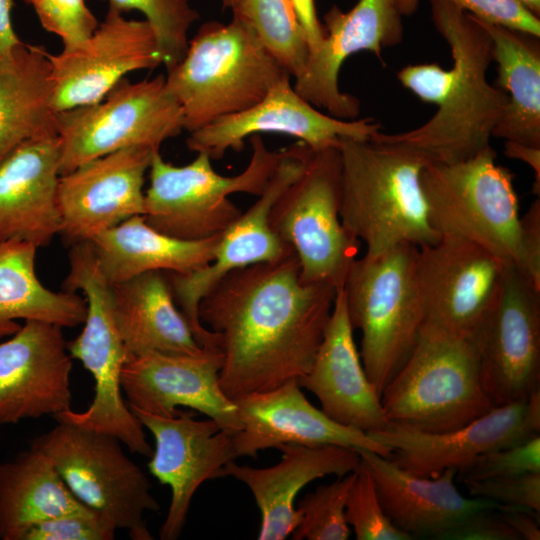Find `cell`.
<instances>
[{
    "instance_id": "6da1fadb",
    "label": "cell",
    "mask_w": 540,
    "mask_h": 540,
    "mask_svg": "<svg viewBox=\"0 0 540 540\" xmlns=\"http://www.w3.org/2000/svg\"><path fill=\"white\" fill-rule=\"evenodd\" d=\"M336 289L306 283L292 251L225 275L199 304L222 354L219 382L232 401L274 389L311 368Z\"/></svg>"
},
{
    "instance_id": "7a4b0ae2",
    "label": "cell",
    "mask_w": 540,
    "mask_h": 540,
    "mask_svg": "<svg viewBox=\"0 0 540 540\" xmlns=\"http://www.w3.org/2000/svg\"><path fill=\"white\" fill-rule=\"evenodd\" d=\"M429 2L432 22L450 48L453 66L446 70L435 63L407 65L397 78L437 110L415 129L394 134L378 131L370 138L407 147L429 163L453 164L491 145L508 96L487 80L492 40L479 20L448 0Z\"/></svg>"
},
{
    "instance_id": "3957f363",
    "label": "cell",
    "mask_w": 540,
    "mask_h": 540,
    "mask_svg": "<svg viewBox=\"0 0 540 540\" xmlns=\"http://www.w3.org/2000/svg\"><path fill=\"white\" fill-rule=\"evenodd\" d=\"M340 218L345 230L376 256L399 244L421 247L440 234L432 227L421 173L429 163L407 147L372 138L339 140Z\"/></svg>"
},
{
    "instance_id": "277c9868",
    "label": "cell",
    "mask_w": 540,
    "mask_h": 540,
    "mask_svg": "<svg viewBox=\"0 0 540 540\" xmlns=\"http://www.w3.org/2000/svg\"><path fill=\"white\" fill-rule=\"evenodd\" d=\"M286 75L253 30L233 16L228 24H202L165 79L190 133L251 108Z\"/></svg>"
},
{
    "instance_id": "5b68a950",
    "label": "cell",
    "mask_w": 540,
    "mask_h": 540,
    "mask_svg": "<svg viewBox=\"0 0 540 540\" xmlns=\"http://www.w3.org/2000/svg\"><path fill=\"white\" fill-rule=\"evenodd\" d=\"M417 255L416 245L402 243L357 257L342 288L351 326L361 332L364 370L379 396L409 358L424 323Z\"/></svg>"
},
{
    "instance_id": "8992f818",
    "label": "cell",
    "mask_w": 540,
    "mask_h": 540,
    "mask_svg": "<svg viewBox=\"0 0 540 540\" xmlns=\"http://www.w3.org/2000/svg\"><path fill=\"white\" fill-rule=\"evenodd\" d=\"M380 400L390 423L425 433L457 429L495 407L481 380L472 336L425 326Z\"/></svg>"
},
{
    "instance_id": "52a82bcc",
    "label": "cell",
    "mask_w": 540,
    "mask_h": 540,
    "mask_svg": "<svg viewBox=\"0 0 540 540\" xmlns=\"http://www.w3.org/2000/svg\"><path fill=\"white\" fill-rule=\"evenodd\" d=\"M249 139V163L234 176L216 172L205 153H197L192 162L177 166L155 151L144 197L146 223L181 240H204L222 234L242 214L229 196L263 194L283 155V149L270 150L259 134Z\"/></svg>"
},
{
    "instance_id": "ba28073f",
    "label": "cell",
    "mask_w": 540,
    "mask_h": 540,
    "mask_svg": "<svg viewBox=\"0 0 540 540\" xmlns=\"http://www.w3.org/2000/svg\"><path fill=\"white\" fill-rule=\"evenodd\" d=\"M68 257L69 272L63 290L81 291L87 313L82 331L67 342V350L91 373L95 394L86 410L70 409L54 418L111 434L129 451L150 457L153 449L143 425L122 396L121 372L127 358L114 315L111 285L103 276L89 241L72 244Z\"/></svg>"
},
{
    "instance_id": "9c48e42d",
    "label": "cell",
    "mask_w": 540,
    "mask_h": 540,
    "mask_svg": "<svg viewBox=\"0 0 540 540\" xmlns=\"http://www.w3.org/2000/svg\"><path fill=\"white\" fill-rule=\"evenodd\" d=\"M115 436L67 421H57L30 446L53 463L71 493L133 540H152L145 523L147 511L159 503L143 471L123 452Z\"/></svg>"
},
{
    "instance_id": "30bf717a",
    "label": "cell",
    "mask_w": 540,
    "mask_h": 540,
    "mask_svg": "<svg viewBox=\"0 0 540 540\" xmlns=\"http://www.w3.org/2000/svg\"><path fill=\"white\" fill-rule=\"evenodd\" d=\"M341 155L338 146L312 150L298 178L275 200L269 221L295 253L306 283L343 288L360 241L340 218Z\"/></svg>"
},
{
    "instance_id": "8fae6325",
    "label": "cell",
    "mask_w": 540,
    "mask_h": 540,
    "mask_svg": "<svg viewBox=\"0 0 540 540\" xmlns=\"http://www.w3.org/2000/svg\"><path fill=\"white\" fill-rule=\"evenodd\" d=\"M491 145L453 164L428 163L421 186L432 227L440 235L476 242L513 264L519 201L513 174L496 162Z\"/></svg>"
},
{
    "instance_id": "7c38bea8",
    "label": "cell",
    "mask_w": 540,
    "mask_h": 540,
    "mask_svg": "<svg viewBox=\"0 0 540 540\" xmlns=\"http://www.w3.org/2000/svg\"><path fill=\"white\" fill-rule=\"evenodd\" d=\"M183 130L181 107L164 75L137 82L125 77L100 102L57 113L60 174L126 148L159 150Z\"/></svg>"
},
{
    "instance_id": "4fadbf2b",
    "label": "cell",
    "mask_w": 540,
    "mask_h": 540,
    "mask_svg": "<svg viewBox=\"0 0 540 540\" xmlns=\"http://www.w3.org/2000/svg\"><path fill=\"white\" fill-rule=\"evenodd\" d=\"M312 149L301 141L283 148L282 158L258 199L221 234L213 260L203 268L178 274L165 272L174 299L197 342L217 349V336L199 317V304L233 270L281 259L293 250L274 232L269 214L283 190L303 172Z\"/></svg>"
},
{
    "instance_id": "5bb4252c",
    "label": "cell",
    "mask_w": 540,
    "mask_h": 540,
    "mask_svg": "<svg viewBox=\"0 0 540 540\" xmlns=\"http://www.w3.org/2000/svg\"><path fill=\"white\" fill-rule=\"evenodd\" d=\"M509 265L482 245L453 235L418 247L423 326L471 337L495 303Z\"/></svg>"
},
{
    "instance_id": "9a60e30c",
    "label": "cell",
    "mask_w": 540,
    "mask_h": 540,
    "mask_svg": "<svg viewBox=\"0 0 540 540\" xmlns=\"http://www.w3.org/2000/svg\"><path fill=\"white\" fill-rule=\"evenodd\" d=\"M472 338L481 380L495 407L525 401L540 390V292L513 265Z\"/></svg>"
},
{
    "instance_id": "2e32d148",
    "label": "cell",
    "mask_w": 540,
    "mask_h": 540,
    "mask_svg": "<svg viewBox=\"0 0 540 540\" xmlns=\"http://www.w3.org/2000/svg\"><path fill=\"white\" fill-rule=\"evenodd\" d=\"M49 60L56 113L98 103L127 74L163 64L151 25L111 10L84 43Z\"/></svg>"
},
{
    "instance_id": "e0dca14e",
    "label": "cell",
    "mask_w": 540,
    "mask_h": 540,
    "mask_svg": "<svg viewBox=\"0 0 540 540\" xmlns=\"http://www.w3.org/2000/svg\"><path fill=\"white\" fill-rule=\"evenodd\" d=\"M284 76L257 104L221 117L189 133L187 148L219 160L227 151L240 152L246 138L277 133L298 139L312 150L338 146L342 138L368 139L381 131L372 117L344 120L325 114L302 98Z\"/></svg>"
},
{
    "instance_id": "ac0fdd59",
    "label": "cell",
    "mask_w": 540,
    "mask_h": 540,
    "mask_svg": "<svg viewBox=\"0 0 540 540\" xmlns=\"http://www.w3.org/2000/svg\"><path fill=\"white\" fill-rule=\"evenodd\" d=\"M324 39L309 53L302 74L293 85L316 108L344 120L360 113V100L339 88V72L351 55L369 51L382 61L384 48L403 37L402 15L395 0H358L347 12L333 5L324 15Z\"/></svg>"
},
{
    "instance_id": "d6986e66",
    "label": "cell",
    "mask_w": 540,
    "mask_h": 540,
    "mask_svg": "<svg viewBox=\"0 0 540 540\" xmlns=\"http://www.w3.org/2000/svg\"><path fill=\"white\" fill-rule=\"evenodd\" d=\"M368 434L388 448L389 458L403 469L421 477H436L449 468L457 471L480 454L540 434V390L525 401L496 406L451 431L425 433L390 423Z\"/></svg>"
},
{
    "instance_id": "ffe728a7",
    "label": "cell",
    "mask_w": 540,
    "mask_h": 540,
    "mask_svg": "<svg viewBox=\"0 0 540 540\" xmlns=\"http://www.w3.org/2000/svg\"><path fill=\"white\" fill-rule=\"evenodd\" d=\"M131 410L155 440L147 464L149 472L171 489L160 539L175 540L184 528L197 489L207 480L221 478L224 466L235 460L231 434L212 419L197 420L182 410L174 416Z\"/></svg>"
},
{
    "instance_id": "44dd1931",
    "label": "cell",
    "mask_w": 540,
    "mask_h": 540,
    "mask_svg": "<svg viewBox=\"0 0 540 540\" xmlns=\"http://www.w3.org/2000/svg\"><path fill=\"white\" fill-rule=\"evenodd\" d=\"M221 366L219 349H205L198 355L146 353L125 362L121 387L130 409L174 416L177 407H187L232 435L242 424L235 402L220 386Z\"/></svg>"
},
{
    "instance_id": "7402d4cb",
    "label": "cell",
    "mask_w": 540,
    "mask_h": 540,
    "mask_svg": "<svg viewBox=\"0 0 540 540\" xmlns=\"http://www.w3.org/2000/svg\"><path fill=\"white\" fill-rule=\"evenodd\" d=\"M155 151L146 147L118 150L61 175L60 234L71 244L90 241L128 218L143 215L145 175Z\"/></svg>"
},
{
    "instance_id": "603a6c76",
    "label": "cell",
    "mask_w": 540,
    "mask_h": 540,
    "mask_svg": "<svg viewBox=\"0 0 540 540\" xmlns=\"http://www.w3.org/2000/svg\"><path fill=\"white\" fill-rule=\"evenodd\" d=\"M71 371L62 327L24 321L0 343V425L70 410Z\"/></svg>"
},
{
    "instance_id": "cb8c5ba5",
    "label": "cell",
    "mask_w": 540,
    "mask_h": 540,
    "mask_svg": "<svg viewBox=\"0 0 540 540\" xmlns=\"http://www.w3.org/2000/svg\"><path fill=\"white\" fill-rule=\"evenodd\" d=\"M242 427L232 434L235 459L283 444L336 445L389 458L391 451L367 432L343 425L312 405L297 380L236 399Z\"/></svg>"
},
{
    "instance_id": "d4e9b609",
    "label": "cell",
    "mask_w": 540,
    "mask_h": 540,
    "mask_svg": "<svg viewBox=\"0 0 540 540\" xmlns=\"http://www.w3.org/2000/svg\"><path fill=\"white\" fill-rule=\"evenodd\" d=\"M58 134L22 142L0 162V242L18 239L37 248L61 233Z\"/></svg>"
},
{
    "instance_id": "484cf974",
    "label": "cell",
    "mask_w": 540,
    "mask_h": 540,
    "mask_svg": "<svg viewBox=\"0 0 540 540\" xmlns=\"http://www.w3.org/2000/svg\"><path fill=\"white\" fill-rule=\"evenodd\" d=\"M353 331L340 289L313 364L298 383L318 398L321 410L333 420L367 433L380 431L390 422L366 375Z\"/></svg>"
},
{
    "instance_id": "4316f807",
    "label": "cell",
    "mask_w": 540,
    "mask_h": 540,
    "mask_svg": "<svg viewBox=\"0 0 540 540\" xmlns=\"http://www.w3.org/2000/svg\"><path fill=\"white\" fill-rule=\"evenodd\" d=\"M281 461L268 468L228 462L222 477L231 476L248 486L261 513L259 540H283L299 522L295 507L298 493L316 479L344 476L361 462L357 450L336 445L283 444Z\"/></svg>"
},
{
    "instance_id": "83f0119b",
    "label": "cell",
    "mask_w": 540,
    "mask_h": 540,
    "mask_svg": "<svg viewBox=\"0 0 540 540\" xmlns=\"http://www.w3.org/2000/svg\"><path fill=\"white\" fill-rule=\"evenodd\" d=\"M369 471L384 512L401 530L413 536L439 539L440 535L468 515L498 505L464 497L455 486L456 470L436 477L415 475L373 451L357 450Z\"/></svg>"
},
{
    "instance_id": "f1b7e54d",
    "label": "cell",
    "mask_w": 540,
    "mask_h": 540,
    "mask_svg": "<svg viewBox=\"0 0 540 540\" xmlns=\"http://www.w3.org/2000/svg\"><path fill=\"white\" fill-rule=\"evenodd\" d=\"M111 295L127 360L152 352L198 355L206 349L179 309L165 272L150 271L112 284Z\"/></svg>"
},
{
    "instance_id": "f546056e",
    "label": "cell",
    "mask_w": 540,
    "mask_h": 540,
    "mask_svg": "<svg viewBox=\"0 0 540 540\" xmlns=\"http://www.w3.org/2000/svg\"><path fill=\"white\" fill-rule=\"evenodd\" d=\"M220 235L181 240L148 225L136 215L94 236L89 242L98 266L112 285L150 272L187 274L209 264Z\"/></svg>"
},
{
    "instance_id": "4dcf8cb0",
    "label": "cell",
    "mask_w": 540,
    "mask_h": 540,
    "mask_svg": "<svg viewBox=\"0 0 540 540\" xmlns=\"http://www.w3.org/2000/svg\"><path fill=\"white\" fill-rule=\"evenodd\" d=\"M49 55L22 42L0 59V162L26 140L58 134Z\"/></svg>"
},
{
    "instance_id": "1f68e13d",
    "label": "cell",
    "mask_w": 540,
    "mask_h": 540,
    "mask_svg": "<svg viewBox=\"0 0 540 540\" xmlns=\"http://www.w3.org/2000/svg\"><path fill=\"white\" fill-rule=\"evenodd\" d=\"M89 511L38 449L0 463V540H24L43 521Z\"/></svg>"
},
{
    "instance_id": "d6a6232c",
    "label": "cell",
    "mask_w": 540,
    "mask_h": 540,
    "mask_svg": "<svg viewBox=\"0 0 540 540\" xmlns=\"http://www.w3.org/2000/svg\"><path fill=\"white\" fill-rule=\"evenodd\" d=\"M477 19L492 40V57L498 73L496 86L508 96L493 137L540 148L539 37Z\"/></svg>"
},
{
    "instance_id": "836d02e7",
    "label": "cell",
    "mask_w": 540,
    "mask_h": 540,
    "mask_svg": "<svg viewBox=\"0 0 540 540\" xmlns=\"http://www.w3.org/2000/svg\"><path fill=\"white\" fill-rule=\"evenodd\" d=\"M37 249L18 239L0 242V338L17 332L19 319L62 328L85 321V297L76 292H55L40 282L35 270Z\"/></svg>"
},
{
    "instance_id": "e575fe53",
    "label": "cell",
    "mask_w": 540,
    "mask_h": 540,
    "mask_svg": "<svg viewBox=\"0 0 540 540\" xmlns=\"http://www.w3.org/2000/svg\"><path fill=\"white\" fill-rule=\"evenodd\" d=\"M233 16L247 24L294 79L306 66L309 48L289 0H239Z\"/></svg>"
},
{
    "instance_id": "d590c367",
    "label": "cell",
    "mask_w": 540,
    "mask_h": 540,
    "mask_svg": "<svg viewBox=\"0 0 540 540\" xmlns=\"http://www.w3.org/2000/svg\"><path fill=\"white\" fill-rule=\"evenodd\" d=\"M101 1L108 3V10L121 14L137 10L145 16L156 35L166 70L183 59L189 44L188 32L199 19L189 0Z\"/></svg>"
},
{
    "instance_id": "8d00e7d4",
    "label": "cell",
    "mask_w": 540,
    "mask_h": 540,
    "mask_svg": "<svg viewBox=\"0 0 540 540\" xmlns=\"http://www.w3.org/2000/svg\"><path fill=\"white\" fill-rule=\"evenodd\" d=\"M356 470L306 494L297 504L299 522L294 540H346L350 526L345 518V505Z\"/></svg>"
},
{
    "instance_id": "74e56055",
    "label": "cell",
    "mask_w": 540,
    "mask_h": 540,
    "mask_svg": "<svg viewBox=\"0 0 540 540\" xmlns=\"http://www.w3.org/2000/svg\"><path fill=\"white\" fill-rule=\"evenodd\" d=\"M345 518L358 540H411L384 512L369 471L361 464L349 490Z\"/></svg>"
},
{
    "instance_id": "f35d334b",
    "label": "cell",
    "mask_w": 540,
    "mask_h": 540,
    "mask_svg": "<svg viewBox=\"0 0 540 540\" xmlns=\"http://www.w3.org/2000/svg\"><path fill=\"white\" fill-rule=\"evenodd\" d=\"M540 472V434L518 444L480 454L458 469L462 483Z\"/></svg>"
},
{
    "instance_id": "ab89813d",
    "label": "cell",
    "mask_w": 540,
    "mask_h": 540,
    "mask_svg": "<svg viewBox=\"0 0 540 540\" xmlns=\"http://www.w3.org/2000/svg\"><path fill=\"white\" fill-rule=\"evenodd\" d=\"M33 7L42 27L62 40L63 49L81 45L99 25L85 0H38Z\"/></svg>"
},
{
    "instance_id": "60d3db41",
    "label": "cell",
    "mask_w": 540,
    "mask_h": 540,
    "mask_svg": "<svg viewBox=\"0 0 540 540\" xmlns=\"http://www.w3.org/2000/svg\"><path fill=\"white\" fill-rule=\"evenodd\" d=\"M473 16L540 37V19L518 0H448ZM420 0H395L402 16L412 15Z\"/></svg>"
},
{
    "instance_id": "b9f144b4",
    "label": "cell",
    "mask_w": 540,
    "mask_h": 540,
    "mask_svg": "<svg viewBox=\"0 0 540 540\" xmlns=\"http://www.w3.org/2000/svg\"><path fill=\"white\" fill-rule=\"evenodd\" d=\"M465 485L471 497L540 513V472L471 481Z\"/></svg>"
},
{
    "instance_id": "7bdbcfd3",
    "label": "cell",
    "mask_w": 540,
    "mask_h": 540,
    "mask_svg": "<svg viewBox=\"0 0 540 540\" xmlns=\"http://www.w3.org/2000/svg\"><path fill=\"white\" fill-rule=\"evenodd\" d=\"M117 528L100 514H68L34 526L24 540H113Z\"/></svg>"
},
{
    "instance_id": "ee69618b",
    "label": "cell",
    "mask_w": 540,
    "mask_h": 540,
    "mask_svg": "<svg viewBox=\"0 0 540 540\" xmlns=\"http://www.w3.org/2000/svg\"><path fill=\"white\" fill-rule=\"evenodd\" d=\"M514 268L537 292H540V199L520 216Z\"/></svg>"
},
{
    "instance_id": "f6af8a7d",
    "label": "cell",
    "mask_w": 540,
    "mask_h": 540,
    "mask_svg": "<svg viewBox=\"0 0 540 540\" xmlns=\"http://www.w3.org/2000/svg\"><path fill=\"white\" fill-rule=\"evenodd\" d=\"M498 505L468 515L442 533L438 540H522L503 519Z\"/></svg>"
},
{
    "instance_id": "bcb514c9",
    "label": "cell",
    "mask_w": 540,
    "mask_h": 540,
    "mask_svg": "<svg viewBox=\"0 0 540 540\" xmlns=\"http://www.w3.org/2000/svg\"><path fill=\"white\" fill-rule=\"evenodd\" d=\"M296 20L304 33L309 53L317 49L324 39V28L320 23L314 0H289Z\"/></svg>"
},
{
    "instance_id": "7dc6e473",
    "label": "cell",
    "mask_w": 540,
    "mask_h": 540,
    "mask_svg": "<svg viewBox=\"0 0 540 540\" xmlns=\"http://www.w3.org/2000/svg\"><path fill=\"white\" fill-rule=\"evenodd\" d=\"M498 511L522 540L540 539L539 513L522 507L501 504L498 505Z\"/></svg>"
},
{
    "instance_id": "c3c4849f",
    "label": "cell",
    "mask_w": 540,
    "mask_h": 540,
    "mask_svg": "<svg viewBox=\"0 0 540 540\" xmlns=\"http://www.w3.org/2000/svg\"><path fill=\"white\" fill-rule=\"evenodd\" d=\"M12 7L13 0H0V59L10 58L22 43L12 25Z\"/></svg>"
},
{
    "instance_id": "681fc988",
    "label": "cell",
    "mask_w": 540,
    "mask_h": 540,
    "mask_svg": "<svg viewBox=\"0 0 540 540\" xmlns=\"http://www.w3.org/2000/svg\"><path fill=\"white\" fill-rule=\"evenodd\" d=\"M504 153L508 158L526 163L534 172L533 193L540 192V148L514 141H505Z\"/></svg>"
},
{
    "instance_id": "f907efd6",
    "label": "cell",
    "mask_w": 540,
    "mask_h": 540,
    "mask_svg": "<svg viewBox=\"0 0 540 540\" xmlns=\"http://www.w3.org/2000/svg\"><path fill=\"white\" fill-rule=\"evenodd\" d=\"M530 12L539 17L540 15V0H518Z\"/></svg>"
},
{
    "instance_id": "816d5d0a",
    "label": "cell",
    "mask_w": 540,
    "mask_h": 540,
    "mask_svg": "<svg viewBox=\"0 0 540 540\" xmlns=\"http://www.w3.org/2000/svg\"><path fill=\"white\" fill-rule=\"evenodd\" d=\"M224 8L231 9V11L236 7L239 0H221Z\"/></svg>"
},
{
    "instance_id": "f5cc1de1",
    "label": "cell",
    "mask_w": 540,
    "mask_h": 540,
    "mask_svg": "<svg viewBox=\"0 0 540 540\" xmlns=\"http://www.w3.org/2000/svg\"><path fill=\"white\" fill-rule=\"evenodd\" d=\"M29 5H34L38 0H24Z\"/></svg>"
}]
</instances>
